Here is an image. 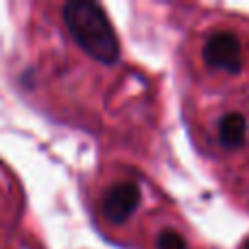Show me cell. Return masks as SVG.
<instances>
[{
    "instance_id": "cell-1",
    "label": "cell",
    "mask_w": 249,
    "mask_h": 249,
    "mask_svg": "<svg viewBox=\"0 0 249 249\" xmlns=\"http://www.w3.org/2000/svg\"><path fill=\"white\" fill-rule=\"evenodd\" d=\"M181 57L199 92L243 90L249 79V33L238 22H212L190 35Z\"/></svg>"
},
{
    "instance_id": "cell-2",
    "label": "cell",
    "mask_w": 249,
    "mask_h": 249,
    "mask_svg": "<svg viewBox=\"0 0 249 249\" xmlns=\"http://www.w3.org/2000/svg\"><path fill=\"white\" fill-rule=\"evenodd\" d=\"M190 107V127L199 151L219 162L247 158L249 153V94L197 92Z\"/></svg>"
},
{
    "instance_id": "cell-3",
    "label": "cell",
    "mask_w": 249,
    "mask_h": 249,
    "mask_svg": "<svg viewBox=\"0 0 249 249\" xmlns=\"http://www.w3.org/2000/svg\"><path fill=\"white\" fill-rule=\"evenodd\" d=\"M92 216L109 238L133 241L142 228L144 184L138 175L109 173L101 175L90 197Z\"/></svg>"
}]
</instances>
